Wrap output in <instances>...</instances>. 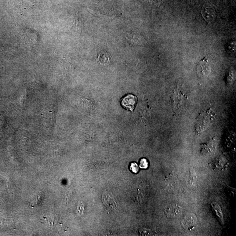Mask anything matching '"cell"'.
Returning <instances> with one entry per match:
<instances>
[{
    "mask_svg": "<svg viewBox=\"0 0 236 236\" xmlns=\"http://www.w3.org/2000/svg\"><path fill=\"white\" fill-rule=\"evenodd\" d=\"M137 102V98L136 96L129 94L124 98L121 99V105L124 108L133 112L135 105Z\"/></svg>",
    "mask_w": 236,
    "mask_h": 236,
    "instance_id": "1",
    "label": "cell"
},
{
    "mask_svg": "<svg viewBox=\"0 0 236 236\" xmlns=\"http://www.w3.org/2000/svg\"><path fill=\"white\" fill-rule=\"evenodd\" d=\"M202 14L204 19L209 23L213 22L215 18V11L214 9L209 5H205L202 7Z\"/></svg>",
    "mask_w": 236,
    "mask_h": 236,
    "instance_id": "2",
    "label": "cell"
},
{
    "mask_svg": "<svg viewBox=\"0 0 236 236\" xmlns=\"http://www.w3.org/2000/svg\"><path fill=\"white\" fill-rule=\"evenodd\" d=\"M182 208L177 205H171L166 208L165 212L167 216L171 217H176L179 216L182 213Z\"/></svg>",
    "mask_w": 236,
    "mask_h": 236,
    "instance_id": "3",
    "label": "cell"
},
{
    "mask_svg": "<svg viewBox=\"0 0 236 236\" xmlns=\"http://www.w3.org/2000/svg\"><path fill=\"white\" fill-rule=\"evenodd\" d=\"M111 56L106 52H102L99 54L98 60L102 64L107 65L110 62Z\"/></svg>",
    "mask_w": 236,
    "mask_h": 236,
    "instance_id": "4",
    "label": "cell"
},
{
    "mask_svg": "<svg viewBox=\"0 0 236 236\" xmlns=\"http://www.w3.org/2000/svg\"><path fill=\"white\" fill-rule=\"evenodd\" d=\"M104 202L113 209H117V204L115 201L109 195H105V197H102Z\"/></svg>",
    "mask_w": 236,
    "mask_h": 236,
    "instance_id": "5",
    "label": "cell"
},
{
    "mask_svg": "<svg viewBox=\"0 0 236 236\" xmlns=\"http://www.w3.org/2000/svg\"><path fill=\"white\" fill-rule=\"evenodd\" d=\"M125 36L127 39L133 43L139 44L141 43L142 41L141 38H140L139 36L133 33L128 32L125 35Z\"/></svg>",
    "mask_w": 236,
    "mask_h": 236,
    "instance_id": "6",
    "label": "cell"
},
{
    "mask_svg": "<svg viewBox=\"0 0 236 236\" xmlns=\"http://www.w3.org/2000/svg\"><path fill=\"white\" fill-rule=\"evenodd\" d=\"M210 68L208 66L207 64L202 63L200 64L198 66V70L200 72V74L203 75V76H206L209 73Z\"/></svg>",
    "mask_w": 236,
    "mask_h": 236,
    "instance_id": "7",
    "label": "cell"
},
{
    "mask_svg": "<svg viewBox=\"0 0 236 236\" xmlns=\"http://www.w3.org/2000/svg\"><path fill=\"white\" fill-rule=\"evenodd\" d=\"M130 169L133 172L137 173L139 172V168L136 163L133 162L130 165Z\"/></svg>",
    "mask_w": 236,
    "mask_h": 236,
    "instance_id": "8",
    "label": "cell"
},
{
    "mask_svg": "<svg viewBox=\"0 0 236 236\" xmlns=\"http://www.w3.org/2000/svg\"><path fill=\"white\" fill-rule=\"evenodd\" d=\"M148 166V162L145 158H143L140 160V167L141 169H146Z\"/></svg>",
    "mask_w": 236,
    "mask_h": 236,
    "instance_id": "9",
    "label": "cell"
},
{
    "mask_svg": "<svg viewBox=\"0 0 236 236\" xmlns=\"http://www.w3.org/2000/svg\"><path fill=\"white\" fill-rule=\"evenodd\" d=\"M140 234H141L142 235L144 236H149L151 235L152 234V231L150 230L146 229H142V230H140Z\"/></svg>",
    "mask_w": 236,
    "mask_h": 236,
    "instance_id": "10",
    "label": "cell"
},
{
    "mask_svg": "<svg viewBox=\"0 0 236 236\" xmlns=\"http://www.w3.org/2000/svg\"><path fill=\"white\" fill-rule=\"evenodd\" d=\"M214 208L215 210L216 211V213L218 214V216L220 218V219H223L222 214V212H221V210H220L221 209L220 208L219 206L218 205H214Z\"/></svg>",
    "mask_w": 236,
    "mask_h": 236,
    "instance_id": "11",
    "label": "cell"
}]
</instances>
